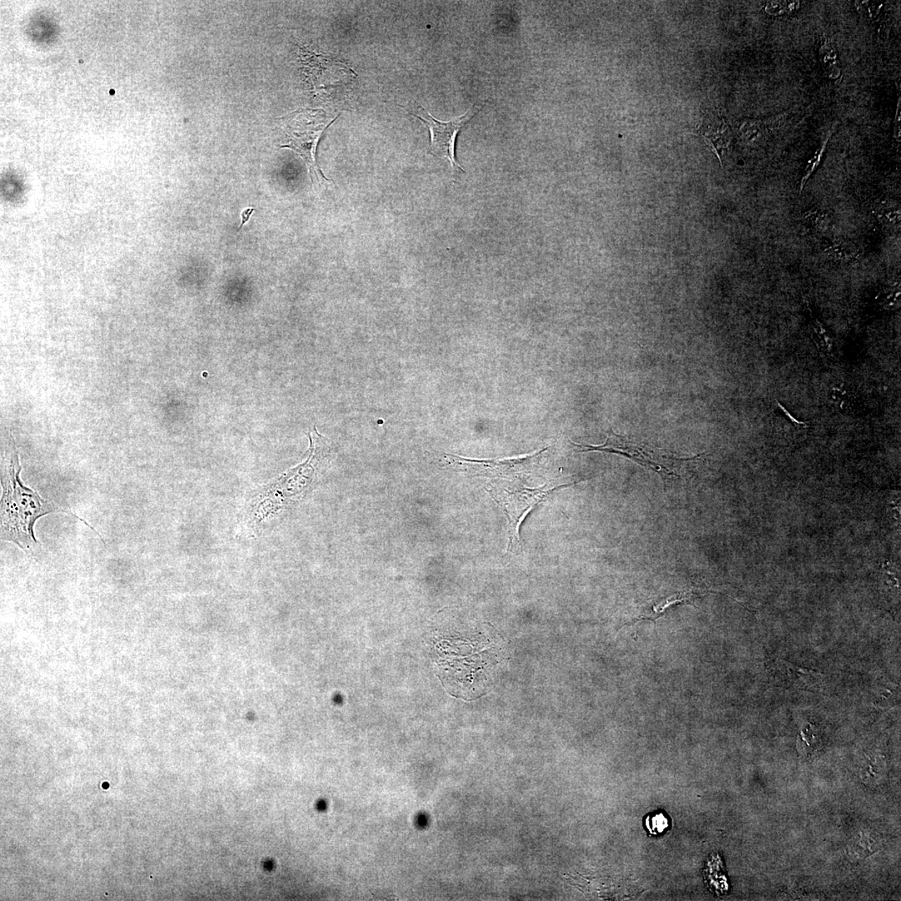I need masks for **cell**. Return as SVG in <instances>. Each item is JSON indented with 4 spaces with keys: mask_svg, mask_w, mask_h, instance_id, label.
<instances>
[{
    "mask_svg": "<svg viewBox=\"0 0 901 901\" xmlns=\"http://www.w3.org/2000/svg\"><path fill=\"white\" fill-rule=\"evenodd\" d=\"M821 59L826 73L830 78H837L839 76L840 69V61L835 49L833 46L825 44L820 51Z\"/></svg>",
    "mask_w": 901,
    "mask_h": 901,
    "instance_id": "e0dca14e",
    "label": "cell"
},
{
    "mask_svg": "<svg viewBox=\"0 0 901 901\" xmlns=\"http://www.w3.org/2000/svg\"><path fill=\"white\" fill-rule=\"evenodd\" d=\"M821 249L826 257L837 262L854 263L861 257L859 249L839 242L825 240L821 243Z\"/></svg>",
    "mask_w": 901,
    "mask_h": 901,
    "instance_id": "7c38bea8",
    "label": "cell"
},
{
    "mask_svg": "<svg viewBox=\"0 0 901 901\" xmlns=\"http://www.w3.org/2000/svg\"><path fill=\"white\" fill-rule=\"evenodd\" d=\"M887 775V766L883 756L871 755L860 770V777L865 785L877 786L883 783Z\"/></svg>",
    "mask_w": 901,
    "mask_h": 901,
    "instance_id": "8fae6325",
    "label": "cell"
},
{
    "mask_svg": "<svg viewBox=\"0 0 901 901\" xmlns=\"http://www.w3.org/2000/svg\"><path fill=\"white\" fill-rule=\"evenodd\" d=\"M859 11L862 12L864 16H869L870 18H875L879 14L880 8L883 6V4L879 2H856Z\"/></svg>",
    "mask_w": 901,
    "mask_h": 901,
    "instance_id": "7402d4cb",
    "label": "cell"
},
{
    "mask_svg": "<svg viewBox=\"0 0 901 901\" xmlns=\"http://www.w3.org/2000/svg\"><path fill=\"white\" fill-rule=\"evenodd\" d=\"M878 302L886 310L897 308L900 302V287L898 284L885 287L877 297Z\"/></svg>",
    "mask_w": 901,
    "mask_h": 901,
    "instance_id": "ac0fdd59",
    "label": "cell"
},
{
    "mask_svg": "<svg viewBox=\"0 0 901 901\" xmlns=\"http://www.w3.org/2000/svg\"><path fill=\"white\" fill-rule=\"evenodd\" d=\"M879 220L885 225L897 226L900 221V209L890 205L882 206L876 210Z\"/></svg>",
    "mask_w": 901,
    "mask_h": 901,
    "instance_id": "ffe728a7",
    "label": "cell"
},
{
    "mask_svg": "<svg viewBox=\"0 0 901 901\" xmlns=\"http://www.w3.org/2000/svg\"><path fill=\"white\" fill-rule=\"evenodd\" d=\"M804 220L811 230L821 234L830 231L832 226V220L828 213L820 209H811L806 211L804 214Z\"/></svg>",
    "mask_w": 901,
    "mask_h": 901,
    "instance_id": "9a60e30c",
    "label": "cell"
},
{
    "mask_svg": "<svg viewBox=\"0 0 901 901\" xmlns=\"http://www.w3.org/2000/svg\"><path fill=\"white\" fill-rule=\"evenodd\" d=\"M646 826L652 835H659L668 827L669 820L664 814H657L646 820Z\"/></svg>",
    "mask_w": 901,
    "mask_h": 901,
    "instance_id": "44dd1931",
    "label": "cell"
},
{
    "mask_svg": "<svg viewBox=\"0 0 901 901\" xmlns=\"http://www.w3.org/2000/svg\"><path fill=\"white\" fill-rule=\"evenodd\" d=\"M811 337L817 346L820 353L830 355L832 352L833 339L830 333L826 329L822 323L817 319H813L810 322Z\"/></svg>",
    "mask_w": 901,
    "mask_h": 901,
    "instance_id": "5bb4252c",
    "label": "cell"
},
{
    "mask_svg": "<svg viewBox=\"0 0 901 901\" xmlns=\"http://www.w3.org/2000/svg\"><path fill=\"white\" fill-rule=\"evenodd\" d=\"M831 399L835 401V404L838 405L840 409L845 412L852 411L856 402L853 392H847L840 387L834 388L832 393H831Z\"/></svg>",
    "mask_w": 901,
    "mask_h": 901,
    "instance_id": "d6986e66",
    "label": "cell"
},
{
    "mask_svg": "<svg viewBox=\"0 0 901 901\" xmlns=\"http://www.w3.org/2000/svg\"><path fill=\"white\" fill-rule=\"evenodd\" d=\"M820 731L813 724H806L801 729L797 739V750L801 755L810 757L820 749Z\"/></svg>",
    "mask_w": 901,
    "mask_h": 901,
    "instance_id": "4fadbf2b",
    "label": "cell"
},
{
    "mask_svg": "<svg viewBox=\"0 0 901 901\" xmlns=\"http://www.w3.org/2000/svg\"><path fill=\"white\" fill-rule=\"evenodd\" d=\"M882 847L880 835L870 831H861L850 840L846 855L850 861L857 862L877 852Z\"/></svg>",
    "mask_w": 901,
    "mask_h": 901,
    "instance_id": "30bf717a",
    "label": "cell"
},
{
    "mask_svg": "<svg viewBox=\"0 0 901 901\" xmlns=\"http://www.w3.org/2000/svg\"><path fill=\"white\" fill-rule=\"evenodd\" d=\"M706 594V592L699 589H692L684 592H678L674 595L666 597V599L659 602V603L651 607V609L640 614L636 618L634 622L639 620H652L655 622L663 616L666 610L670 607L679 604H691L694 605L696 599Z\"/></svg>",
    "mask_w": 901,
    "mask_h": 901,
    "instance_id": "9c48e42d",
    "label": "cell"
},
{
    "mask_svg": "<svg viewBox=\"0 0 901 901\" xmlns=\"http://www.w3.org/2000/svg\"><path fill=\"white\" fill-rule=\"evenodd\" d=\"M895 137L897 139H899V141H900V98H899L897 112H896L895 116Z\"/></svg>",
    "mask_w": 901,
    "mask_h": 901,
    "instance_id": "603a6c76",
    "label": "cell"
},
{
    "mask_svg": "<svg viewBox=\"0 0 901 901\" xmlns=\"http://www.w3.org/2000/svg\"><path fill=\"white\" fill-rule=\"evenodd\" d=\"M549 447L514 459L477 460L455 455H445V461L452 469L464 472L474 477L496 479H529L539 469L540 462Z\"/></svg>",
    "mask_w": 901,
    "mask_h": 901,
    "instance_id": "5b68a950",
    "label": "cell"
},
{
    "mask_svg": "<svg viewBox=\"0 0 901 901\" xmlns=\"http://www.w3.org/2000/svg\"><path fill=\"white\" fill-rule=\"evenodd\" d=\"M831 131H832L829 132V134H827V136H826L822 144H821L820 147L815 153V155L813 156V157L811 158L810 160L808 161L807 166H806L805 169L802 179H801L800 185V192L803 191L804 188L806 185V183H807V181L810 180V178L811 177V176L813 175L815 171L817 170V168L820 166L821 161H822L825 153L826 151V148H827L831 136H832V134L835 129H831Z\"/></svg>",
    "mask_w": 901,
    "mask_h": 901,
    "instance_id": "2e32d148",
    "label": "cell"
},
{
    "mask_svg": "<svg viewBox=\"0 0 901 901\" xmlns=\"http://www.w3.org/2000/svg\"><path fill=\"white\" fill-rule=\"evenodd\" d=\"M338 116L322 109H307L280 119L282 131L286 139V144L281 147L291 149L301 156L315 187L321 188L330 182L318 166L317 151L323 134Z\"/></svg>",
    "mask_w": 901,
    "mask_h": 901,
    "instance_id": "7a4b0ae2",
    "label": "cell"
},
{
    "mask_svg": "<svg viewBox=\"0 0 901 901\" xmlns=\"http://www.w3.org/2000/svg\"><path fill=\"white\" fill-rule=\"evenodd\" d=\"M480 111L481 107L472 106L464 116L452 119L449 121H440L433 118L426 109L418 106L417 113H413L412 116L419 119L429 129V152L432 155L447 161L450 164L452 170L459 172L462 171V169L457 162L455 157L457 134Z\"/></svg>",
    "mask_w": 901,
    "mask_h": 901,
    "instance_id": "8992f818",
    "label": "cell"
},
{
    "mask_svg": "<svg viewBox=\"0 0 901 901\" xmlns=\"http://www.w3.org/2000/svg\"><path fill=\"white\" fill-rule=\"evenodd\" d=\"M527 482L522 479L490 480V487L487 489V492H489L509 520V542L507 552L509 554L520 552L522 549L520 527L529 512L552 492L560 487H571L580 482L557 486L545 484L534 489L527 486Z\"/></svg>",
    "mask_w": 901,
    "mask_h": 901,
    "instance_id": "3957f363",
    "label": "cell"
},
{
    "mask_svg": "<svg viewBox=\"0 0 901 901\" xmlns=\"http://www.w3.org/2000/svg\"><path fill=\"white\" fill-rule=\"evenodd\" d=\"M254 211H255V209H254V208H247V209H245V210H243V211L242 212V216H241V217H242V223H241V226H240V227H239V229H238V231H240V230H241V229H242L244 226H245V225H246V223H247L249 220H250V218H251V216H252V214L254 213Z\"/></svg>",
    "mask_w": 901,
    "mask_h": 901,
    "instance_id": "cb8c5ba5",
    "label": "cell"
},
{
    "mask_svg": "<svg viewBox=\"0 0 901 901\" xmlns=\"http://www.w3.org/2000/svg\"><path fill=\"white\" fill-rule=\"evenodd\" d=\"M773 678L785 688L814 691L819 690L823 674L814 670L796 666L783 659H776L770 665Z\"/></svg>",
    "mask_w": 901,
    "mask_h": 901,
    "instance_id": "52a82bcc",
    "label": "cell"
},
{
    "mask_svg": "<svg viewBox=\"0 0 901 901\" xmlns=\"http://www.w3.org/2000/svg\"><path fill=\"white\" fill-rule=\"evenodd\" d=\"M21 466L16 455L9 470L2 475L1 537L16 542L22 549L36 546L34 526L39 517L56 511H66L52 502L44 500L22 484Z\"/></svg>",
    "mask_w": 901,
    "mask_h": 901,
    "instance_id": "6da1fadb",
    "label": "cell"
},
{
    "mask_svg": "<svg viewBox=\"0 0 901 901\" xmlns=\"http://www.w3.org/2000/svg\"><path fill=\"white\" fill-rule=\"evenodd\" d=\"M698 131L706 141L713 148L720 163L722 154L728 148L732 139V133L728 124L718 114H709L702 119Z\"/></svg>",
    "mask_w": 901,
    "mask_h": 901,
    "instance_id": "ba28073f",
    "label": "cell"
},
{
    "mask_svg": "<svg viewBox=\"0 0 901 901\" xmlns=\"http://www.w3.org/2000/svg\"><path fill=\"white\" fill-rule=\"evenodd\" d=\"M577 452H603L608 454H618L634 461L637 464L652 469L659 474L666 482L672 477L679 479L682 469L688 467L704 457V454L692 457H678L660 448L652 447L638 442L627 439L626 437L616 434L610 429L606 441L601 445L579 444L571 442Z\"/></svg>",
    "mask_w": 901,
    "mask_h": 901,
    "instance_id": "277c9868",
    "label": "cell"
}]
</instances>
